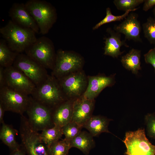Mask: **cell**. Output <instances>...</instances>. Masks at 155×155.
<instances>
[{"instance_id":"cell-1","label":"cell","mask_w":155,"mask_h":155,"mask_svg":"<svg viewBox=\"0 0 155 155\" xmlns=\"http://www.w3.org/2000/svg\"><path fill=\"white\" fill-rule=\"evenodd\" d=\"M0 33L9 48L13 51L22 53L36 40L35 32L9 20L0 28Z\"/></svg>"},{"instance_id":"cell-2","label":"cell","mask_w":155,"mask_h":155,"mask_svg":"<svg viewBox=\"0 0 155 155\" xmlns=\"http://www.w3.org/2000/svg\"><path fill=\"white\" fill-rule=\"evenodd\" d=\"M30 96L36 101L52 110L65 101V96L59 80L49 75L43 82L36 86Z\"/></svg>"},{"instance_id":"cell-3","label":"cell","mask_w":155,"mask_h":155,"mask_svg":"<svg viewBox=\"0 0 155 155\" xmlns=\"http://www.w3.org/2000/svg\"><path fill=\"white\" fill-rule=\"evenodd\" d=\"M25 4L36 22L40 33L43 35L47 34L57 20V13L54 7L42 0H29Z\"/></svg>"},{"instance_id":"cell-4","label":"cell","mask_w":155,"mask_h":155,"mask_svg":"<svg viewBox=\"0 0 155 155\" xmlns=\"http://www.w3.org/2000/svg\"><path fill=\"white\" fill-rule=\"evenodd\" d=\"M19 132L20 144L26 155H49L48 148L40 134L30 125L27 118L21 115Z\"/></svg>"},{"instance_id":"cell-5","label":"cell","mask_w":155,"mask_h":155,"mask_svg":"<svg viewBox=\"0 0 155 155\" xmlns=\"http://www.w3.org/2000/svg\"><path fill=\"white\" fill-rule=\"evenodd\" d=\"M25 54L46 69L52 70L56 57L52 41L48 38L42 36L37 38L36 41L25 51Z\"/></svg>"},{"instance_id":"cell-6","label":"cell","mask_w":155,"mask_h":155,"mask_svg":"<svg viewBox=\"0 0 155 155\" xmlns=\"http://www.w3.org/2000/svg\"><path fill=\"white\" fill-rule=\"evenodd\" d=\"M123 141L126 148L125 155H155V145L146 137L144 129L127 132Z\"/></svg>"},{"instance_id":"cell-7","label":"cell","mask_w":155,"mask_h":155,"mask_svg":"<svg viewBox=\"0 0 155 155\" xmlns=\"http://www.w3.org/2000/svg\"><path fill=\"white\" fill-rule=\"evenodd\" d=\"M83 64L82 57L73 52L59 49L56 53L51 75L58 79L79 70Z\"/></svg>"},{"instance_id":"cell-8","label":"cell","mask_w":155,"mask_h":155,"mask_svg":"<svg viewBox=\"0 0 155 155\" xmlns=\"http://www.w3.org/2000/svg\"><path fill=\"white\" fill-rule=\"evenodd\" d=\"M31 126L38 131L54 125L52 110L33 99L30 96V102L26 111Z\"/></svg>"},{"instance_id":"cell-9","label":"cell","mask_w":155,"mask_h":155,"mask_svg":"<svg viewBox=\"0 0 155 155\" xmlns=\"http://www.w3.org/2000/svg\"><path fill=\"white\" fill-rule=\"evenodd\" d=\"M13 90L6 86L0 88V102L6 111L22 115L26 112L30 101V96Z\"/></svg>"},{"instance_id":"cell-10","label":"cell","mask_w":155,"mask_h":155,"mask_svg":"<svg viewBox=\"0 0 155 155\" xmlns=\"http://www.w3.org/2000/svg\"><path fill=\"white\" fill-rule=\"evenodd\" d=\"M13 65L22 71L36 86L48 75L45 68L26 54H19Z\"/></svg>"},{"instance_id":"cell-11","label":"cell","mask_w":155,"mask_h":155,"mask_svg":"<svg viewBox=\"0 0 155 155\" xmlns=\"http://www.w3.org/2000/svg\"><path fill=\"white\" fill-rule=\"evenodd\" d=\"M5 86L18 92L31 95L36 85L20 69L13 65L4 68Z\"/></svg>"},{"instance_id":"cell-12","label":"cell","mask_w":155,"mask_h":155,"mask_svg":"<svg viewBox=\"0 0 155 155\" xmlns=\"http://www.w3.org/2000/svg\"><path fill=\"white\" fill-rule=\"evenodd\" d=\"M65 96H80L85 88L87 80L84 73L75 72L58 79Z\"/></svg>"},{"instance_id":"cell-13","label":"cell","mask_w":155,"mask_h":155,"mask_svg":"<svg viewBox=\"0 0 155 155\" xmlns=\"http://www.w3.org/2000/svg\"><path fill=\"white\" fill-rule=\"evenodd\" d=\"M138 17L136 13H130L122 22L115 26L114 30L123 34L125 40L142 42L140 38L141 26Z\"/></svg>"},{"instance_id":"cell-14","label":"cell","mask_w":155,"mask_h":155,"mask_svg":"<svg viewBox=\"0 0 155 155\" xmlns=\"http://www.w3.org/2000/svg\"><path fill=\"white\" fill-rule=\"evenodd\" d=\"M9 14L11 20L16 24L30 29L36 33H39L38 27L27 10L25 3H14L10 9Z\"/></svg>"},{"instance_id":"cell-15","label":"cell","mask_w":155,"mask_h":155,"mask_svg":"<svg viewBox=\"0 0 155 155\" xmlns=\"http://www.w3.org/2000/svg\"><path fill=\"white\" fill-rule=\"evenodd\" d=\"M94 105V100L88 99L83 96L77 99L73 102L71 121L83 127L86 122L92 116Z\"/></svg>"},{"instance_id":"cell-16","label":"cell","mask_w":155,"mask_h":155,"mask_svg":"<svg viewBox=\"0 0 155 155\" xmlns=\"http://www.w3.org/2000/svg\"><path fill=\"white\" fill-rule=\"evenodd\" d=\"M88 78V85L82 96L91 100H94L104 88L112 86L115 83L113 76H89Z\"/></svg>"},{"instance_id":"cell-17","label":"cell","mask_w":155,"mask_h":155,"mask_svg":"<svg viewBox=\"0 0 155 155\" xmlns=\"http://www.w3.org/2000/svg\"><path fill=\"white\" fill-rule=\"evenodd\" d=\"M106 31L110 35L105 38L104 54L117 58L123 53L120 51L121 46L128 47L129 46L125 41L121 40V34L110 28H107Z\"/></svg>"},{"instance_id":"cell-18","label":"cell","mask_w":155,"mask_h":155,"mask_svg":"<svg viewBox=\"0 0 155 155\" xmlns=\"http://www.w3.org/2000/svg\"><path fill=\"white\" fill-rule=\"evenodd\" d=\"M73 102L69 100L65 101L52 110L54 125L62 128L72 121Z\"/></svg>"},{"instance_id":"cell-19","label":"cell","mask_w":155,"mask_h":155,"mask_svg":"<svg viewBox=\"0 0 155 155\" xmlns=\"http://www.w3.org/2000/svg\"><path fill=\"white\" fill-rule=\"evenodd\" d=\"M110 120L100 116H92L83 127L87 129L93 137L98 136L104 132L111 133L108 128Z\"/></svg>"},{"instance_id":"cell-20","label":"cell","mask_w":155,"mask_h":155,"mask_svg":"<svg viewBox=\"0 0 155 155\" xmlns=\"http://www.w3.org/2000/svg\"><path fill=\"white\" fill-rule=\"evenodd\" d=\"M93 136L86 131H81L70 143L71 148L75 147L80 150L84 154L88 155L95 145Z\"/></svg>"},{"instance_id":"cell-21","label":"cell","mask_w":155,"mask_h":155,"mask_svg":"<svg viewBox=\"0 0 155 155\" xmlns=\"http://www.w3.org/2000/svg\"><path fill=\"white\" fill-rule=\"evenodd\" d=\"M0 131V139L11 151L20 148L21 146L16 142V137L18 131L10 125L3 123Z\"/></svg>"},{"instance_id":"cell-22","label":"cell","mask_w":155,"mask_h":155,"mask_svg":"<svg viewBox=\"0 0 155 155\" xmlns=\"http://www.w3.org/2000/svg\"><path fill=\"white\" fill-rule=\"evenodd\" d=\"M141 55L140 50L133 48L122 57L121 61L125 68L137 74L141 69Z\"/></svg>"},{"instance_id":"cell-23","label":"cell","mask_w":155,"mask_h":155,"mask_svg":"<svg viewBox=\"0 0 155 155\" xmlns=\"http://www.w3.org/2000/svg\"><path fill=\"white\" fill-rule=\"evenodd\" d=\"M19 54L12 51L5 40H0V66L5 68L13 65Z\"/></svg>"},{"instance_id":"cell-24","label":"cell","mask_w":155,"mask_h":155,"mask_svg":"<svg viewBox=\"0 0 155 155\" xmlns=\"http://www.w3.org/2000/svg\"><path fill=\"white\" fill-rule=\"evenodd\" d=\"M41 138L47 148L59 141L63 135L62 128L54 125L42 131Z\"/></svg>"},{"instance_id":"cell-25","label":"cell","mask_w":155,"mask_h":155,"mask_svg":"<svg viewBox=\"0 0 155 155\" xmlns=\"http://www.w3.org/2000/svg\"><path fill=\"white\" fill-rule=\"evenodd\" d=\"M71 148L70 142L64 139L59 140L48 148L49 155H68Z\"/></svg>"},{"instance_id":"cell-26","label":"cell","mask_w":155,"mask_h":155,"mask_svg":"<svg viewBox=\"0 0 155 155\" xmlns=\"http://www.w3.org/2000/svg\"><path fill=\"white\" fill-rule=\"evenodd\" d=\"M82 127L76 123L71 121L62 127L64 139L70 142L81 131Z\"/></svg>"},{"instance_id":"cell-27","label":"cell","mask_w":155,"mask_h":155,"mask_svg":"<svg viewBox=\"0 0 155 155\" xmlns=\"http://www.w3.org/2000/svg\"><path fill=\"white\" fill-rule=\"evenodd\" d=\"M145 0H115L113 3L117 9L125 12L135 11L137 6L144 2Z\"/></svg>"},{"instance_id":"cell-28","label":"cell","mask_w":155,"mask_h":155,"mask_svg":"<svg viewBox=\"0 0 155 155\" xmlns=\"http://www.w3.org/2000/svg\"><path fill=\"white\" fill-rule=\"evenodd\" d=\"M144 37L151 44H155V19L148 18L142 25Z\"/></svg>"},{"instance_id":"cell-29","label":"cell","mask_w":155,"mask_h":155,"mask_svg":"<svg viewBox=\"0 0 155 155\" xmlns=\"http://www.w3.org/2000/svg\"><path fill=\"white\" fill-rule=\"evenodd\" d=\"M133 11H128L125 12L124 13L119 16H115L112 14L111 9L107 7L106 9V16L104 18L96 24L93 28V30H95L101 26L102 25L110 22L120 21L124 20Z\"/></svg>"},{"instance_id":"cell-30","label":"cell","mask_w":155,"mask_h":155,"mask_svg":"<svg viewBox=\"0 0 155 155\" xmlns=\"http://www.w3.org/2000/svg\"><path fill=\"white\" fill-rule=\"evenodd\" d=\"M145 121L148 136L155 138V115L148 114L145 117Z\"/></svg>"},{"instance_id":"cell-31","label":"cell","mask_w":155,"mask_h":155,"mask_svg":"<svg viewBox=\"0 0 155 155\" xmlns=\"http://www.w3.org/2000/svg\"><path fill=\"white\" fill-rule=\"evenodd\" d=\"M145 60L146 63L152 65L155 71V51L151 49L144 55Z\"/></svg>"},{"instance_id":"cell-32","label":"cell","mask_w":155,"mask_h":155,"mask_svg":"<svg viewBox=\"0 0 155 155\" xmlns=\"http://www.w3.org/2000/svg\"><path fill=\"white\" fill-rule=\"evenodd\" d=\"M143 7V10L147 11L155 6V0H145Z\"/></svg>"},{"instance_id":"cell-33","label":"cell","mask_w":155,"mask_h":155,"mask_svg":"<svg viewBox=\"0 0 155 155\" xmlns=\"http://www.w3.org/2000/svg\"><path fill=\"white\" fill-rule=\"evenodd\" d=\"M4 68L0 66V88L5 86Z\"/></svg>"},{"instance_id":"cell-34","label":"cell","mask_w":155,"mask_h":155,"mask_svg":"<svg viewBox=\"0 0 155 155\" xmlns=\"http://www.w3.org/2000/svg\"><path fill=\"white\" fill-rule=\"evenodd\" d=\"M9 155H26L25 151L21 146V147L16 150L12 151Z\"/></svg>"},{"instance_id":"cell-35","label":"cell","mask_w":155,"mask_h":155,"mask_svg":"<svg viewBox=\"0 0 155 155\" xmlns=\"http://www.w3.org/2000/svg\"><path fill=\"white\" fill-rule=\"evenodd\" d=\"M5 109L2 104L0 102V123L2 124L4 123L3 118L5 111Z\"/></svg>"},{"instance_id":"cell-36","label":"cell","mask_w":155,"mask_h":155,"mask_svg":"<svg viewBox=\"0 0 155 155\" xmlns=\"http://www.w3.org/2000/svg\"><path fill=\"white\" fill-rule=\"evenodd\" d=\"M154 16H155V7H154Z\"/></svg>"},{"instance_id":"cell-37","label":"cell","mask_w":155,"mask_h":155,"mask_svg":"<svg viewBox=\"0 0 155 155\" xmlns=\"http://www.w3.org/2000/svg\"><path fill=\"white\" fill-rule=\"evenodd\" d=\"M154 51H155V47H154Z\"/></svg>"}]
</instances>
